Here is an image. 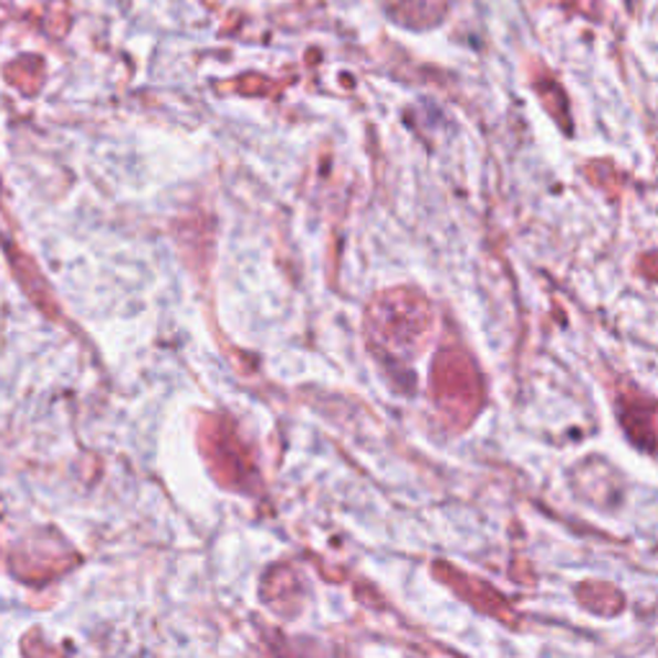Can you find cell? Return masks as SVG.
Returning <instances> with one entry per match:
<instances>
[]
</instances>
